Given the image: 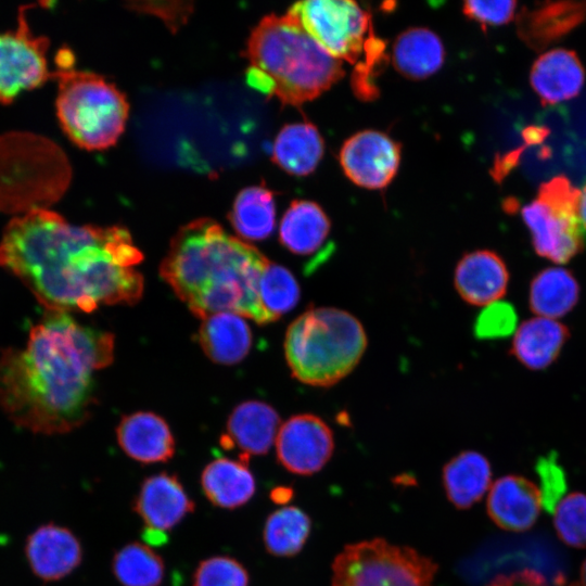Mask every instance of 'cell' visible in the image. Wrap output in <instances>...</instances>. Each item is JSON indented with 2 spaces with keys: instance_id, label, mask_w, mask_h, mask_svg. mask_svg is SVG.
Here are the masks:
<instances>
[{
  "instance_id": "obj_1",
  "label": "cell",
  "mask_w": 586,
  "mask_h": 586,
  "mask_svg": "<svg viewBox=\"0 0 586 586\" xmlns=\"http://www.w3.org/2000/svg\"><path fill=\"white\" fill-rule=\"evenodd\" d=\"M142 258L127 229L72 225L48 208L12 218L0 240V267L48 311L137 303L143 277L136 266Z\"/></svg>"
},
{
  "instance_id": "obj_2",
  "label": "cell",
  "mask_w": 586,
  "mask_h": 586,
  "mask_svg": "<svg viewBox=\"0 0 586 586\" xmlns=\"http://www.w3.org/2000/svg\"><path fill=\"white\" fill-rule=\"evenodd\" d=\"M114 357L111 333L49 311L24 348L0 353V408L33 433L65 434L82 425L95 404L94 373Z\"/></svg>"
},
{
  "instance_id": "obj_3",
  "label": "cell",
  "mask_w": 586,
  "mask_h": 586,
  "mask_svg": "<svg viewBox=\"0 0 586 586\" xmlns=\"http://www.w3.org/2000/svg\"><path fill=\"white\" fill-rule=\"evenodd\" d=\"M270 262L255 246L229 234L211 218L179 228L160 272L196 317L234 313L259 324L275 322L259 297Z\"/></svg>"
},
{
  "instance_id": "obj_4",
  "label": "cell",
  "mask_w": 586,
  "mask_h": 586,
  "mask_svg": "<svg viewBox=\"0 0 586 586\" xmlns=\"http://www.w3.org/2000/svg\"><path fill=\"white\" fill-rule=\"evenodd\" d=\"M245 53L247 85L282 104L311 101L344 76L342 62L291 11L263 17L249 37Z\"/></svg>"
},
{
  "instance_id": "obj_5",
  "label": "cell",
  "mask_w": 586,
  "mask_h": 586,
  "mask_svg": "<svg viewBox=\"0 0 586 586\" xmlns=\"http://www.w3.org/2000/svg\"><path fill=\"white\" fill-rule=\"evenodd\" d=\"M367 347L360 321L334 307H310L288 328L284 355L292 375L302 383L327 387L345 378Z\"/></svg>"
},
{
  "instance_id": "obj_6",
  "label": "cell",
  "mask_w": 586,
  "mask_h": 586,
  "mask_svg": "<svg viewBox=\"0 0 586 586\" xmlns=\"http://www.w3.org/2000/svg\"><path fill=\"white\" fill-rule=\"evenodd\" d=\"M56 115L66 136L89 151L104 150L118 140L125 129L129 104L125 94L102 76L72 68V54L61 52Z\"/></svg>"
},
{
  "instance_id": "obj_7",
  "label": "cell",
  "mask_w": 586,
  "mask_h": 586,
  "mask_svg": "<svg viewBox=\"0 0 586 586\" xmlns=\"http://www.w3.org/2000/svg\"><path fill=\"white\" fill-rule=\"evenodd\" d=\"M71 180L66 155L52 141L30 132L0 136V211L47 208Z\"/></svg>"
},
{
  "instance_id": "obj_8",
  "label": "cell",
  "mask_w": 586,
  "mask_h": 586,
  "mask_svg": "<svg viewBox=\"0 0 586 586\" xmlns=\"http://www.w3.org/2000/svg\"><path fill=\"white\" fill-rule=\"evenodd\" d=\"M437 569L413 548L374 538L346 545L337 553L331 586H433Z\"/></svg>"
},
{
  "instance_id": "obj_9",
  "label": "cell",
  "mask_w": 586,
  "mask_h": 586,
  "mask_svg": "<svg viewBox=\"0 0 586 586\" xmlns=\"http://www.w3.org/2000/svg\"><path fill=\"white\" fill-rule=\"evenodd\" d=\"M579 193L566 177L557 176L543 182L534 200L522 208L535 252L556 264L568 263L583 249Z\"/></svg>"
},
{
  "instance_id": "obj_10",
  "label": "cell",
  "mask_w": 586,
  "mask_h": 586,
  "mask_svg": "<svg viewBox=\"0 0 586 586\" xmlns=\"http://www.w3.org/2000/svg\"><path fill=\"white\" fill-rule=\"evenodd\" d=\"M309 35L333 58L356 63L372 42L369 14L352 0H307L290 8Z\"/></svg>"
},
{
  "instance_id": "obj_11",
  "label": "cell",
  "mask_w": 586,
  "mask_h": 586,
  "mask_svg": "<svg viewBox=\"0 0 586 586\" xmlns=\"http://www.w3.org/2000/svg\"><path fill=\"white\" fill-rule=\"evenodd\" d=\"M48 48V38L31 31L22 8L16 28L0 33V103L9 104L53 77Z\"/></svg>"
},
{
  "instance_id": "obj_12",
  "label": "cell",
  "mask_w": 586,
  "mask_h": 586,
  "mask_svg": "<svg viewBox=\"0 0 586 586\" xmlns=\"http://www.w3.org/2000/svg\"><path fill=\"white\" fill-rule=\"evenodd\" d=\"M334 449L333 433L318 416L301 413L289 418L276 438L277 458L289 472L310 475L320 471Z\"/></svg>"
},
{
  "instance_id": "obj_13",
  "label": "cell",
  "mask_w": 586,
  "mask_h": 586,
  "mask_svg": "<svg viewBox=\"0 0 586 586\" xmlns=\"http://www.w3.org/2000/svg\"><path fill=\"white\" fill-rule=\"evenodd\" d=\"M400 161V145L384 132L364 130L342 145L340 163L355 184L383 189L395 177Z\"/></svg>"
},
{
  "instance_id": "obj_14",
  "label": "cell",
  "mask_w": 586,
  "mask_h": 586,
  "mask_svg": "<svg viewBox=\"0 0 586 586\" xmlns=\"http://www.w3.org/2000/svg\"><path fill=\"white\" fill-rule=\"evenodd\" d=\"M132 509L145 526L165 532L193 512L194 502L176 474L161 472L143 480Z\"/></svg>"
},
{
  "instance_id": "obj_15",
  "label": "cell",
  "mask_w": 586,
  "mask_h": 586,
  "mask_svg": "<svg viewBox=\"0 0 586 586\" xmlns=\"http://www.w3.org/2000/svg\"><path fill=\"white\" fill-rule=\"evenodd\" d=\"M25 552L33 573L46 582L67 576L82 559L81 545L76 535L54 523L35 530L26 540Z\"/></svg>"
},
{
  "instance_id": "obj_16",
  "label": "cell",
  "mask_w": 586,
  "mask_h": 586,
  "mask_svg": "<svg viewBox=\"0 0 586 586\" xmlns=\"http://www.w3.org/2000/svg\"><path fill=\"white\" fill-rule=\"evenodd\" d=\"M543 506L540 491L520 475H506L492 485L487 497V513L500 528L511 532L530 530Z\"/></svg>"
},
{
  "instance_id": "obj_17",
  "label": "cell",
  "mask_w": 586,
  "mask_h": 586,
  "mask_svg": "<svg viewBox=\"0 0 586 586\" xmlns=\"http://www.w3.org/2000/svg\"><path fill=\"white\" fill-rule=\"evenodd\" d=\"M509 272L502 258L493 251L468 253L457 264L455 286L463 301L475 306H487L506 293Z\"/></svg>"
},
{
  "instance_id": "obj_18",
  "label": "cell",
  "mask_w": 586,
  "mask_h": 586,
  "mask_svg": "<svg viewBox=\"0 0 586 586\" xmlns=\"http://www.w3.org/2000/svg\"><path fill=\"white\" fill-rule=\"evenodd\" d=\"M530 82L544 105L557 104L579 93L585 82V69L574 51L556 48L535 60Z\"/></svg>"
},
{
  "instance_id": "obj_19",
  "label": "cell",
  "mask_w": 586,
  "mask_h": 586,
  "mask_svg": "<svg viewBox=\"0 0 586 586\" xmlns=\"http://www.w3.org/2000/svg\"><path fill=\"white\" fill-rule=\"evenodd\" d=\"M120 448L141 463L166 462L175 454V438L167 422L154 412L125 416L116 428Z\"/></svg>"
},
{
  "instance_id": "obj_20",
  "label": "cell",
  "mask_w": 586,
  "mask_h": 586,
  "mask_svg": "<svg viewBox=\"0 0 586 586\" xmlns=\"http://www.w3.org/2000/svg\"><path fill=\"white\" fill-rule=\"evenodd\" d=\"M280 426L279 415L270 405L244 402L229 416L220 444L228 449L238 446L243 455H264L276 442Z\"/></svg>"
},
{
  "instance_id": "obj_21",
  "label": "cell",
  "mask_w": 586,
  "mask_h": 586,
  "mask_svg": "<svg viewBox=\"0 0 586 586\" xmlns=\"http://www.w3.org/2000/svg\"><path fill=\"white\" fill-rule=\"evenodd\" d=\"M199 343L214 362L234 365L252 345V333L244 318L234 313H217L202 319Z\"/></svg>"
},
{
  "instance_id": "obj_22",
  "label": "cell",
  "mask_w": 586,
  "mask_h": 586,
  "mask_svg": "<svg viewBox=\"0 0 586 586\" xmlns=\"http://www.w3.org/2000/svg\"><path fill=\"white\" fill-rule=\"evenodd\" d=\"M201 487L216 507L235 509L254 496L256 483L247 463L228 458L211 461L202 471Z\"/></svg>"
},
{
  "instance_id": "obj_23",
  "label": "cell",
  "mask_w": 586,
  "mask_h": 586,
  "mask_svg": "<svg viewBox=\"0 0 586 586\" xmlns=\"http://www.w3.org/2000/svg\"><path fill=\"white\" fill-rule=\"evenodd\" d=\"M568 336L569 331L561 322L537 316L517 329L511 353L525 367L544 369L558 357Z\"/></svg>"
},
{
  "instance_id": "obj_24",
  "label": "cell",
  "mask_w": 586,
  "mask_h": 586,
  "mask_svg": "<svg viewBox=\"0 0 586 586\" xmlns=\"http://www.w3.org/2000/svg\"><path fill=\"white\" fill-rule=\"evenodd\" d=\"M492 481L485 456L467 450L451 458L443 469V485L448 500L458 509H468L487 492Z\"/></svg>"
},
{
  "instance_id": "obj_25",
  "label": "cell",
  "mask_w": 586,
  "mask_h": 586,
  "mask_svg": "<svg viewBox=\"0 0 586 586\" xmlns=\"http://www.w3.org/2000/svg\"><path fill=\"white\" fill-rule=\"evenodd\" d=\"M330 227L328 216L317 203L295 200L281 219L279 239L290 252L309 255L324 243Z\"/></svg>"
},
{
  "instance_id": "obj_26",
  "label": "cell",
  "mask_w": 586,
  "mask_h": 586,
  "mask_svg": "<svg viewBox=\"0 0 586 586\" xmlns=\"http://www.w3.org/2000/svg\"><path fill=\"white\" fill-rule=\"evenodd\" d=\"M444 60L441 39L428 28H409L396 38L393 46V64L407 78H426L442 67Z\"/></svg>"
},
{
  "instance_id": "obj_27",
  "label": "cell",
  "mask_w": 586,
  "mask_h": 586,
  "mask_svg": "<svg viewBox=\"0 0 586 586\" xmlns=\"http://www.w3.org/2000/svg\"><path fill=\"white\" fill-rule=\"evenodd\" d=\"M323 150L322 137L313 124H290L276 137L272 161L288 174L305 176L315 170Z\"/></svg>"
},
{
  "instance_id": "obj_28",
  "label": "cell",
  "mask_w": 586,
  "mask_h": 586,
  "mask_svg": "<svg viewBox=\"0 0 586 586\" xmlns=\"http://www.w3.org/2000/svg\"><path fill=\"white\" fill-rule=\"evenodd\" d=\"M586 16V2H546L523 11L519 34L533 48H544L561 37Z\"/></svg>"
},
{
  "instance_id": "obj_29",
  "label": "cell",
  "mask_w": 586,
  "mask_h": 586,
  "mask_svg": "<svg viewBox=\"0 0 586 586\" xmlns=\"http://www.w3.org/2000/svg\"><path fill=\"white\" fill-rule=\"evenodd\" d=\"M579 286L574 276L562 267L542 270L532 280L530 307L539 317L556 319L576 305Z\"/></svg>"
},
{
  "instance_id": "obj_30",
  "label": "cell",
  "mask_w": 586,
  "mask_h": 586,
  "mask_svg": "<svg viewBox=\"0 0 586 586\" xmlns=\"http://www.w3.org/2000/svg\"><path fill=\"white\" fill-rule=\"evenodd\" d=\"M235 232L245 240H264L271 234L276 222L273 194L264 187H249L235 198L230 213Z\"/></svg>"
},
{
  "instance_id": "obj_31",
  "label": "cell",
  "mask_w": 586,
  "mask_h": 586,
  "mask_svg": "<svg viewBox=\"0 0 586 586\" xmlns=\"http://www.w3.org/2000/svg\"><path fill=\"white\" fill-rule=\"evenodd\" d=\"M310 528L311 521L302 509L294 506L280 508L265 522V548L272 556L293 557L304 547Z\"/></svg>"
},
{
  "instance_id": "obj_32",
  "label": "cell",
  "mask_w": 586,
  "mask_h": 586,
  "mask_svg": "<svg viewBox=\"0 0 586 586\" xmlns=\"http://www.w3.org/2000/svg\"><path fill=\"white\" fill-rule=\"evenodd\" d=\"M112 571L123 586H158L165 576V563L150 546L133 542L114 553Z\"/></svg>"
},
{
  "instance_id": "obj_33",
  "label": "cell",
  "mask_w": 586,
  "mask_h": 586,
  "mask_svg": "<svg viewBox=\"0 0 586 586\" xmlns=\"http://www.w3.org/2000/svg\"><path fill=\"white\" fill-rule=\"evenodd\" d=\"M259 297L264 308L278 320L296 306L300 285L289 269L270 263L260 278Z\"/></svg>"
},
{
  "instance_id": "obj_34",
  "label": "cell",
  "mask_w": 586,
  "mask_h": 586,
  "mask_svg": "<svg viewBox=\"0 0 586 586\" xmlns=\"http://www.w3.org/2000/svg\"><path fill=\"white\" fill-rule=\"evenodd\" d=\"M553 525L568 546L586 548V494L571 493L553 510Z\"/></svg>"
},
{
  "instance_id": "obj_35",
  "label": "cell",
  "mask_w": 586,
  "mask_h": 586,
  "mask_svg": "<svg viewBox=\"0 0 586 586\" xmlns=\"http://www.w3.org/2000/svg\"><path fill=\"white\" fill-rule=\"evenodd\" d=\"M247 570L237 559L215 556L202 560L196 566L192 586H249Z\"/></svg>"
},
{
  "instance_id": "obj_36",
  "label": "cell",
  "mask_w": 586,
  "mask_h": 586,
  "mask_svg": "<svg viewBox=\"0 0 586 586\" xmlns=\"http://www.w3.org/2000/svg\"><path fill=\"white\" fill-rule=\"evenodd\" d=\"M518 315L506 302L497 301L487 306L477 316L474 333L479 339H502L517 328Z\"/></svg>"
},
{
  "instance_id": "obj_37",
  "label": "cell",
  "mask_w": 586,
  "mask_h": 586,
  "mask_svg": "<svg viewBox=\"0 0 586 586\" xmlns=\"http://www.w3.org/2000/svg\"><path fill=\"white\" fill-rule=\"evenodd\" d=\"M536 468L542 483L539 491L543 507L548 512L553 513L559 499L566 489L565 475L552 455L542 458Z\"/></svg>"
},
{
  "instance_id": "obj_38",
  "label": "cell",
  "mask_w": 586,
  "mask_h": 586,
  "mask_svg": "<svg viewBox=\"0 0 586 586\" xmlns=\"http://www.w3.org/2000/svg\"><path fill=\"white\" fill-rule=\"evenodd\" d=\"M515 7V1L472 0L463 3V13L485 29L509 23L514 16Z\"/></svg>"
},
{
  "instance_id": "obj_39",
  "label": "cell",
  "mask_w": 586,
  "mask_h": 586,
  "mask_svg": "<svg viewBox=\"0 0 586 586\" xmlns=\"http://www.w3.org/2000/svg\"><path fill=\"white\" fill-rule=\"evenodd\" d=\"M132 5L138 11L160 16L170 28L182 25L192 11L187 2H138Z\"/></svg>"
},
{
  "instance_id": "obj_40",
  "label": "cell",
  "mask_w": 586,
  "mask_h": 586,
  "mask_svg": "<svg viewBox=\"0 0 586 586\" xmlns=\"http://www.w3.org/2000/svg\"><path fill=\"white\" fill-rule=\"evenodd\" d=\"M486 586H578L576 583H566L563 577L548 581L543 574L525 569L510 574L495 576Z\"/></svg>"
},
{
  "instance_id": "obj_41",
  "label": "cell",
  "mask_w": 586,
  "mask_h": 586,
  "mask_svg": "<svg viewBox=\"0 0 586 586\" xmlns=\"http://www.w3.org/2000/svg\"><path fill=\"white\" fill-rule=\"evenodd\" d=\"M141 537L151 546L164 545L168 540L167 535L164 533V531H160L149 526L144 527Z\"/></svg>"
},
{
  "instance_id": "obj_42",
  "label": "cell",
  "mask_w": 586,
  "mask_h": 586,
  "mask_svg": "<svg viewBox=\"0 0 586 586\" xmlns=\"http://www.w3.org/2000/svg\"><path fill=\"white\" fill-rule=\"evenodd\" d=\"M292 497L293 491L286 486H278L270 492V499L276 504H288Z\"/></svg>"
},
{
  "instance_id": "obj_43",
  "label": "cell",
  "mask_w": 586,
  "mask_h": 586,
  "mask_svg": "<svg viewBox=\"0 0 586 586\" xmlns=\"http://www.w3.org/2000/svg\"><path fill=\"white\" fill-rule=\"evenodd\" d=\"M578 215L584 229H586V184L583 187L579 193Z\"/></svg>"
},
{
  "instance_id": "obj_44",
  "label": "cell",
  "mask_w": 586,
  "mask_h": 586,
  "mask_svg": "<svg viewBox=\"0 0 586 586\" xmlns=\"http://www.w3.org/2000/svg\"><path fill=\"white\" fill-rule=\"evenodd\" d=\"M581 583L582 586H586V559L584 560L581 568Z\"/></svg>"
}]
</instances>
